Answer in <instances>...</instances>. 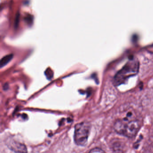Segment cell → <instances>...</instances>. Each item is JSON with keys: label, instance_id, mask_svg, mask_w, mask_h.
Segmentation results:
<instances>
[{"label": "cell", "instance_id": "1", "mask_svg": "<svg viewBox=\"0 0 153 153\" xmlns=\"http://www.w3.org/2000/svg\"><path fill=\"white\" fill-rule=\"evenodd\" d=\"M134 117L133 111H128L125 117L117 120L115 122L114 130L119 134L127 137H134L140 129V123Z\"/></svg>", "mask_w": 153, "mask_h": 153}, {"label": "cell", "instance_id": "2", "mask_svg": "<svg viewBox=\"0 0 153 153\" xmlns=\"http://www.w3.org/2000/svg\"><path fill=\"white\" fill-rule=\"evenodd\" d=\"M139 67V62L136 59H130L116 74L114 78V84L117 86L124 83L129 77L138 73Z\"/></svg>", "mask_w": 153, "mask_h": 153}, {"label": "cell", "instance_id": "3", "mask_svg": "<svg viewBox=\"0 0 153 153\" xmlns=\"http://www.w3.org/2000/svg\"><path fill=\"white\" fill-rule=\"evenodd\" d=\"M90 128V124L86 122H81L75 126L74 139L76 145L83 146L86 144Z\"/></svg>", "mask_w": 153, "mask_h": 153}, {"label": "cell", "instance_id": "4", "mask_svg": "<svg viewBox=\"0 0 153 153\" xmlns=\"http://www.w3.org/2000/svg\"><path fill=\"white\" fill-rule=\"evenodd\" d=\"M13 57V55L11 54H10L7 55L5 56L4 57H3L1 60V67H3L4 65H6L12 59Z\"/></svg>", "mask_w": 153, "mask_h": 153}, {"label": "cell", "instance_id": "5", "mask_svg": "<svg viewBox=\"0 0 153 153\" xmlns=\"http://www.w3.org/2000/svg\"><path fill=\"white\" fill-rule=\"evenodd\" d=\"M88 153H106L101 148L96 147L92 149Z\"/></svg>", "mask_w": 153, "mask_h": 153}]
</instances>
